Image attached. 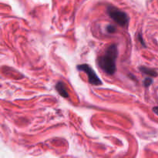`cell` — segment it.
<instances>
[{"mask_svg":"<svg viewBox=\"0 0 158 158\" xmlns=\"http://www.w3.org/2000/svg\"><path fill=\"white\" fill-rule=\"evenodd\" d=\"M108 13H109L110 17L118 25L121 26H127L128 22H129V18L126 12L114 7V6H110L108 8Z\"/></svg>","mask_w":158,"mask_h":158,"instance_id":"2","label":"cell"},{"mask_svg":"<svg viewBox=\"0 0 158 158\" xmlns=\"http://www.w3.org/2000/svg\"><path fill=\"white\" fill-rule=\"evenodd\" d=\"M56 88L58 93L62 97H69V94L66 91V86H65L64 83L63 82H59V83H57V84L56 85Z\"/></svg>","mask_w":158,"mask_h":158,"instance_id":"4","label":"cell"},{"mask_svg":"<svg viewBox=\"0 0 158 158\" xmlns=\"http://www.w3.org/2000/svg\"><path fill=\"white\" fill-rule=\"evenodd\" d=\"M153 111L158 116V106H155V107L153 108Z\"/></svg>","mask_w":158,"mask_h":158,"instance_id":"8","label":"cell"},{"mask_svg":"<svg viewBox=\"0 0 158 158\" xmlns=\"http://www.w3.org/2000/svg\"><path fill=\"white\" fill-rule=\"evenodd\" d=\"M140 70H141L143 73L149 76V77H157V72H156L154 69H149V68H147V67H142L140 68Z\"/></svg>","mask_w":158,"mask_h":158,"instance_id":"5","label":"cell"},{"mask_svg":"<svg viewBox=\"0 0 158 158\" xmlns=\"http://www.w3.org/2000/svg\"><path fill=\"white\" fill-rule=\"evenodd\" d=\"M118 49L117 45L113 44L105 50L103 55L99 57L98 63L100 68L110 75L116 72V61H117Z\"/></svg>","mask_w":158,"mask_h":158,"instance_id":"1","label":"cell"},{"mask_svg":"<svg viewBox=\"0 0 158 158\" xmlns=\"http://www.w3.org/2000/svg\"><path fill=\"white\" fill-rule=\"evenodd\" d=\"M153 82V80L151 78H150V77H148V78H146L144 80V81H143V84H144V86H146V87H148V86H151V84Z\"/></svg>","mask_w":158,"mask_h":158,"instance_id":"6","label":"cell"},{"mask_svg":"<svg viewBox=\"0 0 158 158\" xmlns=\"http://www.w3.org/2000/svg\"><path fill=\"white\" fill-rule=\"evenodd\" d=\"M106 29H107V31L110 33H113V32H114L116 31V28L114 27V26H111V25L108 26L107 27H106Z\"/></svg>","mask_w":158,"mask_h":158,"instance_id":"7","label":"cell"},{"mask_svg":"<svg viewBox=\"0 0 158 158\" xmlns=\"http://www.w3.org/2000/svg\"><path fill=\"white\" fill-rule=\"evenodd\" d=\"M77 69L79 70L83 71V72L86 73L88 76V80H89V83L92 85H101L102 81L100 80L98 76L97 75V73H95V71L87 64H82V65H78L77 66Z\"/></svg>","mask_w":158,"mask_h":158,"instance_id":"3","label":"cell"}]
</instances>
